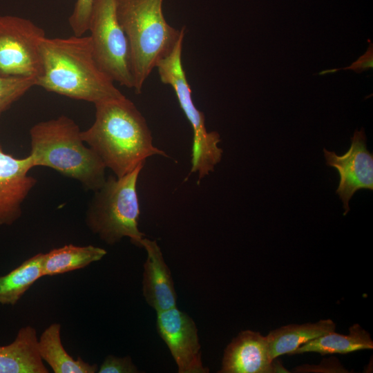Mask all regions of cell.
Wrapping results in <instances>:
<instances>
[{
  "label": "cell",
  "mask_w": 373,
  "mask_h": 373,
  "mask_svg": "<svg viewBox=\"0 0 373 373\" xmlns=\"http://www.w3.org/2000/svg\"><path fill=\"white\" fill-rule=\"evenodd\" d=\"M94 105L95 120L82 138L115 176L131 173L151 156H167L153 145L144 117L125 95Z\"/></svg>",
  "instance_id": "obj_1"
},
{
  "label": "cell",
  "mask_w": 373,
  "mask_h": 373,
  "mask_svg": "<svg viewBox=\"0 0 373 373\" xmlns=\"http://www.w3.org/2000/svg\"><path fill=\"white\" fill-rule=\"evenodd\" d=\"M40 52L42 73L36 86L94 104L124 96L99 66L89 36L46 37Z\"/></svg>",
  "instance_id": "obj_2"
},
{
  "label": "cell",
  "mask_w": 373,
  "mask_h": 373,
  "mask_svg": "<svg viewBox=\"0 0 373 373\" xmlns=\"http://www.w3.org/2000/svg\"><path fill=\"white\" fill-rule=\"evenodd\" d=\"M77 124L66 115L39 122L30 129L33 167L46 166L95 191L105 182L106 166L82 138Z\"/></svg>",
  "instance_id": "obj_3"
},
{
  "label": "cell",
  "mask_w": 373,
  "mask_h": 373,
  "mask_svg": "<svg viewBox=\"0 0 373 373\" xmlns=\"http://www.w3.org/2000/svg\"><path fill=\"white\" fill-rule=\"evenodd\" d=\"M163 0H116L118 21L128 40L131 70L136 94L157 63L174 47L184 27L180 30L166 21Z\"/></svg>",
  "instance_id": "obj_4"
},
{
  "label": "cell",
  "mask_w": 373,
  "mask_h": 373,
  "mask_svg": "<svg viewBox=\"0 0 373 373\" xmlns=\"http://www.w3.org/2000/svg\"><path fill=\"white\" fill-rule=\"evenodd\" d=\"M144 165L120 178L109 176L93 191L85 213L86 224L107 245H113L127 237L131 243L142 247L144 234L138 228L137 183Z\"/></svg>",
  "instance_id": "obj_5"
},
{
  "label": "cell",
  "mask_w": 373,
  "mask_h": 373,
  "mask_svg": "<svg viewBox=\"0 0 373 373\" xmlns=\"http://www.w3.org/2000/svg\"><path fill=\"white\" fill-rule=\"evenodd\" d=\"M88 31L101 68L114 82L133 88L129 46L117 19L116 0H94Z\"/></svg>",
  "instance_id": "obj_6"
},
{
  "label": "cell",
  "mask_w": 373,
  "mask_h": 373,
  "mask_svg": "<svg viewBox=\"0 0 373 373\" xmlns=\"http://www.w3.org/2000/svg\"><path fill=\"white\" fill-rule=\"evenodd\" d=\"M46 37L31 20L0 15V75L37 80L42 73L40 45Z\"/></svg>",
  "instance_id": "obj_7"
},
{
  "label": "cell",
  "mask_w": 373,
  "mask_h": 373,
  "mask_svg": "<svg viewBox=\"0 0 373 373\" xmlns=\"http://www.w3.org/2000/svg\"><path fill=\"white\" fill-rule=\"evenodd\" d=\"M158 334L167 345L179 373H207L202 361L198 328L193 320L177 307L157 312Z\"/></svg>",
  "instance_id": "obj_8"
},
{
  "label": "cell",
  "mask_w": 373,
  "mask_h": 373,
  "mask_svg": "<svg viewBox=\"0 0 373 373\" xmlns=\"http://www.w3.org/2000/svg\"><path fill=\"white\" fill-rule=\"evenodd\" d=\"M181 36L172 50L157 63L155 68L161 82L170 85L176 96L193 131L192 149L196 151L208 150L215 142L214 131H207L204 114L195 106L190 86L182 62V44Z\"/></svg>",
  "instance_id": "obj_9"
},
{
  "label": "cell",
  "mask_w": 373,
  "mask_h": 373,
  "mask_svg": "<svg viewBox=\"0 0 373 373\" xmlns=\"http://www.w3.org/2000/svg\"><path fill=\"white\" fill-rule=\"evenodd\" d=\"M366 140L362 128L355 130L350 148L344 155L323 149L327 165L336 169L340 175L336 193L343 202L345 215L350 211L349 201L356 191L373 189V155L367 149Z\"/></svg>",
  "instance_id": "obj_10"
},
{
  "label": "cell",
  "mask_w": 373,
  "mask_h": 373,
  "mask_svg": "<svg viewBox=\"0 0 373 373\" xmlns=\"http://www.w3.org/2000/svg\"><path fill=\"white\" fill-rule=\"evenodd\" d=\"M33 168L29 155L15 157L0 144V226L11 225L21 217L22 204L37 183L29 174Z\"/></svg>",
  "instance_id": "obj_11"
},
{
  "label": "cell",
  "mask_w": 373,
  "mask_h": 373,
  "mask_svg": "<svg viewBox=\"0 0 373 373\" xmlns=\"http://www.w3.org/2000/svg\"><path fill=\"white\" fill-rule=\"evenodd\" d=\"M286 372L271 358L267 336L260 332L241 331L224 350L220 373Z\"/></svg>",
  "instance_id": "obj_12"
},
{
  "label": "cell",
  "mask_w": 373,
  "mask_h": 373,
  "mask_svg": "<svg viewBox=\"0 0 373 373\" xmlns=\"http://www.w3.org/2000/svg\"><path fill=\"white\" fill-rule=\"evenodd\" d=\"M142 247L146 251L142 277V294L146 302L156 313L176 307L173 280L160 247L155 240L145 237Z\"/></svg>",
  "instance_id": "obj_13"
},
{
  "label": "cell",
  "mask_w": 373,
  "mask_h": 373,
  "mask_svg": "<svg viewBox=\"0 0 373 373\" xmlns=\"http://www.w3.org/2000/svg\"><path fill=\"white\" fill-rule=\"evenodd\" d=\"M35 328L22 327L15 340L0 346V373H48L38 350Z\"/></svg>",
  "instance_id": "obj_14"
},
{
  "label": "cell",
  "mask_w": 373,
  "mask_h": 373,
  "mask_svg": "<svg viewBox=\"0 0 373 373\" xmlns=\"http://www.w3.org/2000/svg\"><path fill=\"white\" fill-rule=\"evenodd\" d=\"M38 350L41 359L55 373H95L97 364H90L81 357L73 358L64 347L61 340V325L52 323L38 338Z\"/></svg>",
  "instance_id": "obj_15"
},
{
  "label": "cell",
  "mask_w": 373,
  "mask_h": 373,
  "mask_svg": "<svg viewBox=\"0 0 373 373\" xmlns=\"http://www.w3.org/2000/svg\"><path fill=\"white\" fill-rule=\"evenodd\" d=\"M331 319L301 325L291 324L271 331L267 336L271 358L291 354L299 346L325 334L335 331Z\"/></svg>",
  "instance_id": "obj_16"
},
{
  "label": "cell",
  "mask_w": 373,
  "mask_h": 373,
  "mask_svg": "<svg viewBox=\"0 0 373 373\" xmlns=\"http://www.w3.org/2000/svg\"><path fill=\"white\" fill-rule=\"evenodd\" d=\"M373 349L370 334L360 325L349 328V334L334 331L325 334L299 346L291 354L315 352L321 354H348L358 350Z\"/></svg>",
  "instance_id": "obj_17"
},
{
  "label": "cell",
  "mask_w": 373,
  "mask_h": 373,
  "mask_svg": "<svg viewBox=\"0 0 373 373\" xmlns=\"http://www.w3.org/2000/svg\"><path fill=\"white\" fill-rule=\"evenodd\" d=\"M106 253L105 249L93 245H67L53 249L44 254L43 276H52L82 269L100 260Z\"/></svg>",
  "instance_id": "obj_18"
},
{
  "label": "cell",
  "mask_w": 373,
  "mask_h": 373,
  "mask_svg": "<svg viewBox=\"0 0 373 373\" xmlns=\"http://www.w3.org/2000/svg\"><path fill=\"white\" fill-rule=\"evenodd\" d=\"M39 253L0 277V305H15L40 278L43 277L42 259Z\"/></svg>",
  "instance_id": "obj_19"
},
{
  "label": "cell",
  "mask_w": 373,
  "mask_h": 373,
  "mask_svg": "<svg viewBox=\"0 0 373 373\" xmlns=\"http://www.w3.org/2000/svg\"><path fill=\"white\" fill-rule=\"evenodd\" d=\"M37 80L30 77H3L0 75V116L19 99Z\"/></svg>",
  "instance_id": "obj_20"
},
{
  "label": "cell",
  "mask_w": 373,
  "mask_h": 373,
  "mask_svg": "<svg viewBox=\"0 0 373 373\" xmlns=\"http://www.w3.org/2000/svg\"><path fill=\"white\" fill-rule=\"evenodd\" d=\"M94 0H77L68 18L74 35L82 36L88 32L90 12Z\"/></svg>",
  "instance_id": "obj_21"
},
{
  "label": "cell",
  "mask_w": 373,
  "mask_h": 373,
  "mask_svg": "<svg viewBox=\"0 0 373 373\" xmlns=\"http://www.w3.org/2000/svg\"><path fill=\"white\" fill-rule=\"evenodd\" d=\"M137 367L130 356L117 357L108 355L98 367L99 373H137Z\"/></svg>",
  "instance_id": "obj_22"
},
{
  "label": "cell",
  "mask_w": 373,
  "mask_h": 373,
  "mask_svg": "<svg viewBox=\"0 0 373 373\" xmlns=\"http://www.w3.org/2000/svg\"><path fill=\"white\" fill-rule=\"evenodd\" d=\"M369 46L366 52L360 56L357 60L354 61L350 66L341 68H334L329 70H325L321 72L320 75H325L328 73H334L340 70H351L355 71L356 73H361L362 72L367 70L373 67V44L370 39H368Z\"/></svg>",
  "instance_id": "obj_23"
}]
</instances>
